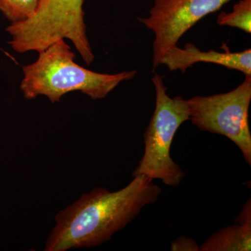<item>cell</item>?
<instances>
[{
  "label": "cell",
  "instance_id": "cell-1",
  "mask_svg": "<svg viewBox=\"0 0 251 251\" xmlns=\"http://www.w3.org/2000/svg\"><path fill=\"white\" fill-rule=\"evenodd\" d=\"M161 192L152 179L136 175L119 191L99 187L84 193L57 214L44 251L99 247L126 227L145 206L156 202Z\"/></svg>",
  "mask_w": 251,
  "mask_h": 251
},
{
  "label": "cell",
  "instance_id": "cell-2",
  "mask_svg": "<svg viewBox=\"0 0 251 251\" xmlns=\"http://www.w3.org/2000/svg\"><path fill=\"white\" fill-rule=\"evenodd\" d=\"M75 57L64 39L39 52L35 62L23 67L21 90L25 98L45 96L54 103L66 94L80 92L94 100L102 99L123 81L132 80L138 73L132 70L100 74L78 65L74 62Z\"/></svg>",
  "mask_w": 251,
  "mask_h": 251
},
{
  "label": "cell",
  "instance_id": "cell-3",
  "mask_svg": "<svg viewBox=\"0 0 251 251\" xmlns=\"http://www.w3.org/2000/svg\"><path fill=\"white\" fill-rule=\"evenodd\" d=\"M85 0H41L32 16L12 23L6 28L9 44L18 53L41 51L51 44L69 39L87 66L94 54L87 34L83 4Z\"/></svg>",
  "mask_w": 251,
  "mask_h": 251
},
{
  "label": "cell",
  "instance_id": "cell-4",
  "mask_svg": "<svg viewBox=\"0 0 251 251\" xmlns=\"http://www.w3.org/2000/svg\"><path fill=\"white\" fill-rule=\"evenodd\" d=\"M151 80L156 91V106L144 133L143 156L132 176L144 175L177 187L186 175L172 158L171 145L180 126L190 120L189 107L182 97L171 98L168 95L163 76L154 74Z\"/></svg>",
  "mask_w": 251,
  "mask_h": 251
},
{
  "label": "cell",
  "instance_id": "cell-5",
  "mask_svg": "<svg viewBox=\"0 0 251 251\" xmlns=\"http://www.w3.org/2000/svg\"><path fill=\"white\" fill-rule=\"evenodd\" d=\"M251 101V75L237 88L215 95L196 96L188 99L190 120L202 131L227 137L242 151L251 166V133L249 107Z\"/></svg>",
  "mask_w": 251,
  "mask_h": 251
},
{
  "label": "cell",
  "instance_id": "cell-6",
  "mask_svg": "<svg viewBox=\"0 0 251 251\" xmlns=\"http://www.w3.org/2000/svg\"><path fill=\"white\" fill-rule=\"evenodd\" d=\"M231 0H154L146 18H138L154 34L152 72L161 65L166 52L176 46L186 31L207 15Z\"/></svg>",
  "mask_w": 251,
  "mask_h": 251
},
{
  "label": "cell",
  "instance_id": "cell-7",
  "mask_svg": "<svg viewBox=\"0 0 251 251\" xmlns=\"http://www.w3.org/2000/svg\"><path fill=\"white\" fill-rule=\"evenodd\" d=\"M212 63L229 69L239 71L246 76L251 75V50L237 52H220L215 50L201 51L192 44H187L184 49L173 46L161 60L171 72L181 71L184 74L188 68L196 63Z\"/></svg>",
  "mask_w": 251,
  "mask_h": 251
},
{
  "label": "cell",
  "instance_id": "cell-8",
  "mask_svg": "<svg viewBox=\"0 0 251 251\" xmlns=\"http://www.w3.org/2000/svg\"><path fill=\"white\" fill-rule=\"evenodd\" d=\"M251 221L224 227L208 238L201 251H250Z\"/></svg>",
  "mask_w": 251,
  "mask_h": 251
},
{
  "label": "cell",
  "instance_id": "cell-9",
  "mask_svg": "<svg viewBox=\"0 0 251 251\" xmlns=\"http://www.w3.org/2000/svg\"><path fill=\"white\" fill-rule=\"evenodd\" d=\"M220 26L239 28L248 34L251 33V0H240L234 5L231 12L220 13L217 17Z\"/></svg>",
  "mask_w": 251,
  "mask_h": 251
},
{
  "label": "cell",
  "instance_id": "cell-10",
  "mask_svg": "<svg viewBox=\"0 0 251 251\" xmlns=\"http://www.w3.org/2000/svg\"><path fill=\"white\" fill-rule=\"evenodd\" d=\"M41 0H0V12L11 22L26 21L33 16Z\"/></svg>",
  "mask_w": 251,
  "mask_h": 251
},
{
  "label": "cell",
  "instance_id": "cell-11",
  "mask_svg": "<svg viewBox=\"0 0 251 251\" xmlns=\"http://www.w3.org/2000/svg\"><path fill=\"white\" fill-rule=\"evenodd\" d=\"M200 248L197 242L191 237L184 236L178 237L172 242L170 250L171 251H200Z\"/></svg>",
  "mask_w": 251,
  "mask_h": 251
}]
</instances>
